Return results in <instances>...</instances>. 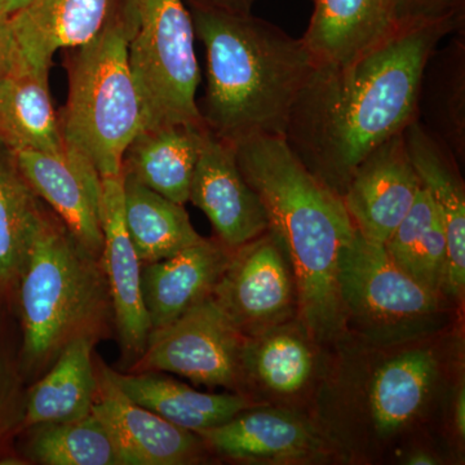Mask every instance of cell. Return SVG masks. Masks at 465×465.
<instances>
[{"label":"cell","instance_id":"obj_16","mask_svg":"<svg viewBox=\"0 0 465 465\" xmlns=\"http://www.w3.org/2000/svg\"><path fill=\"white\" fill-rule=\"evenodd\" d=\"M232 253L217 238H202L170 258L143 264V307L152 330L173 322L213 296Z\"/></svg>","mask_w":465,"mask_h":465},{"label":"cell","instance_id":"obj_19","mask_svg":"<svg viewBox=\"0 0 465 465\" xmlns=\"http://www.w3.org/2000/svg\"><path fill=\"white\" fill-rule=\"evenodd\" d=\"M302 36L317 67L348 63L376 45L393 25L390 0H312Z\"/></svg>","mask_w":465,"mask_h":465},{"label":"cell","instance_id":"obj_1","mask_svg":"<svg viewBox=\"0 0 465 465\" xmlns=\"http://www.w3.org/2000/svg\"><path fill=\"white\" fill-rule=\"evenodd\" d=\"M459 30L465 26L393 25L353 60L317 67L291 114L290 148L341 197L356 168L418 119L425 64Z\"/></svg>","mask_w":465,"mask_h":465},{"label":"cell","instance_id":"obj_26","mask_svg":"<svg viewBox=\"0 0 465 465\" xmlns=\"http://www.w3.org/2000/svg\"><path fill=\"white\" fill-rule=\"evenodd\" d=\"M42 207L11 150L0 143V295L17 289Z\"/></svg>","mask_w":465,"mask_h":465},{"label":"cell","instance_id":"obj_35","mask_svg":"<svg viewBox=\"0 0 465 465\" xmlns=\"http://www.w3.org/2000/svg\"><path fill=\"white\" fill-rule=\"evenodd\" d=\"M455 425L461 437L465 436V390L461 388L455 402Z\"/></svg>","mask_w":465,"mask_h":465},{"label":"cell","instance_id":"obj_9","mask_svg":"<svg viewBox=\"0 0 465 465\" xmlns=\"http://www.w3.org/2000/svg\"><path fill=\"white\" fill-rule=\"evenodd\" d=\"M213 296L243 336H258L286 322L298 311V293L277 235L268 229L232 250Z\"/></svg>","mask_w":465,"mask_h":465},{"label":"cell","instance_id":"obj_7","mask_svg":"<svg viewBox=\"0 0 465 465\" xmlns=\"http://www.w3.org/2000/svg\"><path fill=\"white\" fill-rule=\"evenodd\" d=\"M336 281L345 314L378 341L410 338L439 312V295L405 273L384 244L357 229L339 252Z\"/></svg>","mask_w":465,"mask_h":465},{"label":"cell","instance_id":"obj_30","mask_svg":"<svg viewBox=\"0 0 465 465\" xmlns=\"http://www.w3.org/2000/svg\"><path fill=\"white\" fill-rule=\"evenodd\" d=\"M258 336L255 342H246L244 367H250L275 393L293 394L302 390L313 370V354L304 339L277 327Z\"/></svg>","mask_w":465,"mask_h":465},{"label":"cell","instance_id":"obj_13","mask_svg":"<svg viewBox=\"0 0 465 465\" xmlns=\"http://www.w3.org/2000/svg\"><path fill=\"white\" fill-rule=\"evenodd\" d=\"M92 412L114 437L124 465H185L200 460V437L134 402L109 378L105 366L97 369Z\"/></svg>","mask_w":465,"mask_h":465},{"label":"cell","instance_id":"obj_2","mask_svg":"<svg viewBox=\"0 0 465 465\" xmlns=\"http://www.w3.org/2000/svg\"><path fill=\"white\" fill-rule=\"evenodd\" d=\"M185 3L206 51V96L198 104L204 125L232 143L259 134L286 136L317 69L302 39L252 12Z\"/></svg>","mask_w":465,"mask_h":465},{"label":"cell","instance_id":"obj_10","mask_svg":"<svg viewBox=\"0 0 465 465\" xmlns=\"http://www.w3.org/2000/svg\"><path fill=\"white\" fill-rule=\"evenodd\" d=\"M12 154L34 194L51 207L84 250L103 258V180L91 162L66 146L60 153L17 150Z\"/></svg>","mask_w":465,"mask_h":465},{"label":"cell","instance_id":"obj_11","mask_svg":"<svg viewBox=\"0 0 465 465\" xmlns=\"http://www.w3.org/2000/svg\"><path fill=\"white\" fill-rule=\"evenodd\" d=\"M189 202L210 220L216 238L235 250L269 229L258 193L244 179L234 143L206 131L193 174Z\"/></svg>","mask_w":465,"mask_h":465},{"label":"cell","instance_id":"obj_32","mask_svg":"<svg viewBox=\"0 0 465 465\" xmlns=\"http://www.w3.org/2000/svg\"><path fill=\"white\" fill-rule=\"evenodd\" d=\"M25 402L23 379L0 348V445L23 430Z\"/></svg>","mask_w":465,"mask_h":465},{"label":"cell","instance_id":"obj_31","mask_svg":"<svg viewBox=\"0 0 465 465\" xmlns=\"http://www.w3.org/2000/svg\"><path fill=\"white\" fill-rule=\"evenodd\" d=\"M391 25L452 23L465 26V0H390Z\"/></svg>","mask_w":465,"mask_h":465},{"label":"cell","instance_id":"obj_6","mask_svg":"<svg viewBox=\"0 0 465 465\" xmlns=\"http://www.w3.org/2000/svg\"><path fill=\"white\" fill-rule=\"evenodd\" d=\"M121 15L142 101V130L204 124L194 24L185 0H122Z\"/></svg>","mask_w":465,"mask_h":465},{"label":"cell","instance_id":"obj_29","mask_svg":"<svg viewBox=\"0 0 465 465\" xmlns=\"http://www.w3.org/2000/svg\"><path fill=\"white\" fill-rule=\"evenodd\" d=\"M26 454L43 465H124L108 427L91 412L84 418L27 428Z\"/></svg>","mask_w":465,"mask_h":465},{"label":"cell","instance_id":"obj_18","mask_svg":"<svg viewBox=\"0 0 465 465\" xmlns=\"http://www.w3.org/2000/svg\"><path fill=\"white\" fill-rule=\"evenodd\" d=\"M195 434L220 455L240 460L293 463L311 458L321 446L302 419L275 409H247Z\"/></svg>","mask_w":465,"mask_h":465},{"label":"cell","instance_id":"obj_12","mask_svg":"<svg viewBox=\"0 0 465 465\" xmlns=\"http://www.w3.org/2000/svg\"><path fill=\"white\" fill-rule=\"evenodd\" d=\"M421 189L403 133L374 150L356 168L341 194L354 228L367 240L385 244Z\"/></svg>","mask_w":465,"mask_h":465},{"label":"cell","instance_id":"obj_38","mask_svg":"<svg viewBox=\"0 0 465 465\" xmlns=\"http://www.w3.org/2000/svg\"><path fill=\"white\" fill-rule=\"evenodd\" d=\"M9 18V14L7 12V8H5V2L0 0V26L5 23Z\"/></svg>","mask_w":465,"mask_h":465},{"label":"cell","instance_id":"obj_27","mask_svg":"<svg viewBox=\"0 0 465 465\" xmlns=\"http://www.w3.org/2000/svg\"><path fill=\"white\" fill-rule=\"evenodd\" d=\"M384 246L405 273L440 295L448 262V235L442 213L423 186Z\"/></svg>","mask_w":465,"mask_h":465},{"label":"cell","instance_id":"obj_22","mask_svg":"<svg viewBox=\"0 0 465 465\" xmlns=\"http://www.w3.org/2000/svg\"><path fill=\"white\" fill-rule=\"evenodd\" d=\"M106 374L131 400L191 432L217 427L251 409L240 394L203 393L162 372H122L105 366Z\"/></svg>","mask_w":465,"mask_h":465},{"label":"cell","instance_id":"obj_23","mask_svg":"<svg viewBox=\"0 0 465 465\" xmlns=\"http://www.w3.org/2000/svg\"><path fill=\"white\" fill-rule=\"evenodd\" d=\"M449 38L425 64L416 121L464 163L465 30Z\"/></svg>","mask_w":465,"mask_h":465},{"label":"cell","instance_id":"obj_5","mask_svg":"<svg viewBox=\"0 0 465 465\" xmlns=\"http://www.w3.org/2000/svg\"><path fill=\"white\" fill-rule=\"evenodd\" d=\"M70 51L69 94L58 116L64 143L90 161L101 179L118 176L128 146L143 128L121 9L94 41Z\"/></svg>","mask_w":465,"mask_h":465},{"label":"cell","instance_id":"obj_8","mask_svg":"<svg viewBox=\"0 0 465 465\" xmlns=\"http://www.w3.org/2000/svg\"><path fill=\"white\" fill-rule=\"evenodd\" d=\"M246 341L210 296L149 333L130 372H167L206 387L232 388L243 372Z\"/></svg>","mask_w":465,"mask_h":465},{"label":"cell","instance_id":"obj_4","mask_svg":"<svg viewBox=\"0 0 465 465\" xmlns=\"http://www.w3.org/2000/svg\"><path fill=\"white\" fill-rule=\"evenodd\" d=\"M23 369H48L79 338L99 339L113 317L103 259L94 258L54 211L42 207L25 269L18 281Z\"/></svg>","mask_w":465,"mask_h":465},{"label":"cell","instance_id":"obj_36","mask_svg":"<svg viewBox=\"0 0 465 465\" xmlns=\"http://www.w3.org/2000/svg\"><path fill=\"white\" fill-rule=\"evenodd\" d=\"M407 464L411 465H434L439 464V460L433 458L432 455L427 454L424 451H416L414 454L407 458Z\"/></svg>","mask_w":465,"mask_h":465},{"label":"cell","instance_id":"obj_37","mask_svg":"<svg viewBox=\"0 0 465 465\" xmlns=\"http://www.w3.org/2000/svg\"><path fill=\"white\" fill-rule=\"evenodd\" d=\"M3 2H5V8H7L9 16H11L15 12L20 11L21 8L25 7L30 0H3Z\"/></svg>","mask_w":465,"mask_h":465},{"label":"cell","instance_id":"obj_33","mask_svg":"<svg viewBox=\"0 0 465 465\" xmlns=\"http://www.w3.org/2000/svg\"><path fill=\"white\" fill-rule=\"evenodd\" d=\"M21 60H23V54L18 50L7 20L0 26V82L14 72Z\"/></svg>","mask_w":465,"mask_h":465},{"label":"cell","instance_id":"obj_24","mask_svg":"<svg viewBox=\"0 0 465 465\" xmlns=\"http://www.w3.org/2000/svg\"><path fill=\"white\" fill-rule=\"evenodd\" d=\"M96 339L70 342L52 363L47 374L26 391L23 430L34 425L60 423L92 412L97 391V370L92 361Z\"/></svg>","mask_w":465,"mask_h":465},{"label":"cell","instance_id":"obj_28","mask_svg":"<svg viewBox=\"0 0 465 465\" xmlns=\"http://www.w3.org/2000/svg\"><path fill=\"white\" fill-rule=\"evenodd\" d=\"M436 375V360L428 351H405L384 363L370 391L376 430L390 436L405 427L423 407Z\"/></svg>","mask_w":465,"mask_h":465},{"label":"cell","instance_id":"obj_34","mask_svg":"<svg viewBox=\"0 0 465 465\" xmlns=\"http://www.w3.org/2000/svg\"><path fill=\"white\" fill-rule=\"evenodd\" d=\"M215 5L217 7L231 9V11L251 12L256 0H203Z\"/></svg>","mask_w":465,"mask_h":465},{"label":"cell","instance_id":"obj_15","mask_svg":"<svg viewBox=\"0 0 465 465\" xmlns=\"http://www.w3.org/2000/svg\"><path fill=\"white\" fill-rule=\"evenodd\" d=\"M121 5L122 0H30L9 16L8 25L27 63L50 70L56 52L94 41Z\"/></svg>","mask_w":465,"mask_h":465},{"label":"cell","instance_id":"obj_21","mask_svg":"<svg viewBox=\"0 0 465 465\" xmlns=\"http://www.w3.org/2000/svg\"><path fill=\"white\" fill-rule=\"evenodd\" d=\"M48 72L30 65L23 57L0 82V143L11 152L65 149L52 105Z\"/></svg>","mask_w":465,"mask_h":465},{"label":"cell","instance_id":"obj_3","mask_svg":"<svg viewBox=\"0 0 465 465\" xmlns=\"http://www.w3.org/2000/svg\"><path fill=\"white\" fill-rule=\"evenodd\" d=\"M234 148L242 174L265 208L269 231L290 260L305 331L320 341L335 338L347 318L336 281L338 256L356 231L344 202L284 137L259 134Z\"/></svg>","mask_w":465,"mask_h":465},{"label":"cell","instance_id":"obj_25","mask_svg":"<svg viewBox=\"0 0 465 465\" xmlns=\"http://www.w3.org/2000/svg\"><path fill=\"white\" fill-rule=\"evenodd\" d=\"M124 224L143 264L170 258L202 240L183 204L124 171Z\"/></svg>","mask_w":465,"mask_h":465},{"label":"cell","instance_id":"obj_17","mask_svg":"<svg viewBox=\"0 0 465 465\" xmlns=\"http://www.w3.org/2000/svg\"><path fill=\"white\" fill-rule=\"evenodd\" d=\"M403 137L421 186L436 202L445 222L448 262L442 292L450 298H461L465 287V188L460 163L418 121L403 131Z\"/></svg>","mask_w":465,"mask_h":465},{"label":"cell","instance_id":"obj_20","mask_svg":"<svg viewBox=\"0 0 465 465\" xmlns=\"http://www.w3.org/2000/svg\"><path fill=\"white\" fill-rule=\"evenodd\" d=\"M207 127L173 124L142 130L128 146L124 171L152 191L179 204L189 191Z\"/></svg>","mask_w":465,"mask_h":465},{"label":"cell","instance_id":"obj_14","mask_svg":"<svg viewBox=\"0 0 465 465\" xmlns=\"http://www.w3.org/2000/svg\"><path fill=\"white\" fill-rule=\"evenodd\" d=\"M101 182V225L104 232L103 264L108 278L113 317L125 358L136 361L152 331L143 307L142 265L134 250L124 213V173Z\"/></svg>","mask_w":465,"mask_h":465}]
</instances>
